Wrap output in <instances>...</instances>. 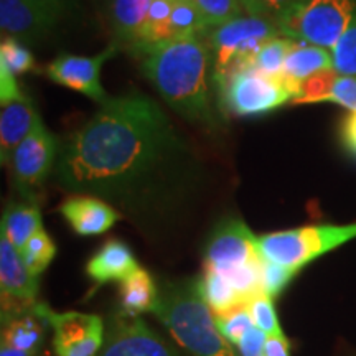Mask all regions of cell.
Returning a JSON list of instances; mask_svg holds the SVG:
<instances>
[{"instance_id": "5b68a950", "label": "cell", "mask_w": 356, "mask_h": 356, "mask_svg": "<svg viewBox=\"0 0 356 356\" xmlns=\"http://www.w3.org/2000/svg\"><path fill=\"white\" fill-rule=\"evenodd\" d=\"M356 238V222L318 225L257 236L266 261L299 273L302 267Z\"/></svg>"}, {"instance_id": "ffe728a7", "label": "cell", "mask_w": 356, "mask_h": 356, "mask_svg": "<svg viewBox=\"0 0 356 356\" xmlns=\"http://www.w3.org/2000/svg\"><path fill=\"white\" fill-rule=\"evenodd\" d=\"M43 229L42 213L33 202L30 203H15L10 204L2 216L0 233L8 238L13 246L19 251L25 248V244Z\"/></svg>"}, {"instance_id": "f35d334b", "label": "cell", "mask_w": 356, "mask_h": 356, "mask_svg": "<svg viewBox=\"0 0 356 356\" xmlns=\"http://www.w3.org/2000/svg\"><path fill=\"white\" fill-rule=\"evenodd\" d=\"M32 2L55 20H60V17H63L73 6V0H32Z\"/></svg>"}, {"instance_id": "e575fe53", "label": "cell", "mask_w": 356, "mask_h": 356, "mask_svg": "<svg viewBox=\"0 0 356 356\" xmlns=\"http://www.w3.org/2000/svg\"><path fill=\"white\" fill-rule=\"evenodd\" d=\"M328 102H335V104L343 106L350 113L356 111V78L337 76L335 83L332 86Z\"/></svg>"}, {"instance_id": "5bb4252c", "label": "cell", "mask_w": 356, "mask_h": 356, "mask_svg": "<svg viewBox=\"0 0 356 356\" xmlns=\"http://www.w3.org/2000/svg\"><path fill=\"white\" fill-rule=\"evenodd\" d=\"M60 213L79 236H99L121 220V215L109 203L89 195L66 198L61 203Z\"/></svg>"}, {"instance_id": "ac0fdd59", "label": "cell", "mask_w": 356, "mask_h": 356, "mask_svg": "<svg viewBox=\"0 0 356 356\" xmlns=\"http://www.w3.org/2000/svg\"><path fill=\"white\" fill-rule=\"evenodd\" d=\"M152 0H111V20L119 42L139 55Z\"/></svg>"}, {"instance_id": "8d00e7d4", "label": "cell", "mask_w": 356, "mask_h": 356, "mask_svg": "<svg viewBox=\"0 0 356 356\" xmlns=\"http://www.w3.org/2000/svg\"><path fill=\"white\" fill-rule=\"evenodd\" d=\"M267 337L262 333L259 328H252L246 337L243 338L241 343L238 345L239 356H266L264 345Z\"/></svg>"}, {"instance_id": "f546056e", "label": "cell", "mask_w": 356, "mask_h": 356, "mask_svg": "<svg viewBox=\"0 0 356 356\" xmlns=\"http://www.w3.org/2000/svg\"><path fill=\"white\" fill-rule=\"evenodd\" d=\"M246 307L251 314L252 322H254V327L259 328L266 337H286L280 328L273 299L269 296L259 293Z\"/></svg>"}, {"instance_id": "44dd1931", "label": "cell", "mask_w": 356, "mask_h": 356, "mask_svg": "<svg viewBox=\"0 0 356 356\" xmlns=\"http://www.w3.org/2000/svg\"><path fill=\"white\" fill-rule=\"evenodd\" d=\"M119 296L124 314L140 315L152 312L159 297V289L155 287L152 275L139 267L136 273L122 280Z\"/></svg>"}, {"instance_id": "f1b7e54d", "label": "cell", "mask_w": 356, "mask_h": 356, "mask_svg": "<svg viewBox=\"0 0 356 356\" xmlns=\"http://www.w3.org/2000/svg\"><path fill=\"white\" fill-rule=\"evenodd\" d=\"M216 325L221 335L236 348L241 343L243 338L254 328V322H252L248 307H239V309L228 312V314L216 315Z\"/></svg>"}, {"instance_id": "d6a6232c", "label": "cell", "mask_w": 356, "mask_h": 356, "mask_svg": "<svg viewBox=\"0 0 356 356\" xmlns=\"http://www.w3.org/2000/svg\"><path fill=\"white\" fill-rule=\"evenodd\" d=\"M337 71L328 70L322 71V73L314 74V76L307 78L305 81H302L300 88V96L292 102L296 104H314V102H328L330 97L332 86L337 79Z\"/></svg>"}, {"instance_id": "7bdbcfd3", "label": "cell", "mask_w": 356, "mask_h": 356, "mask_svg": "<svg viewBox=\"0 0 356 356\" xmlns=\"http://www.w3.org/2000/svg\"><path fill=\"white\" fill-rule=\"evenodd\" d=\"M0 356H33V355L25 353V351L13 348V346L3 343V341H2V348H0Z\"/></svg>"}, {"instance_id": "6da1fadb", "label": "cell", "mask_w": 356, "mask_h": 356, "mask_svg": "<svg viewBox=\"0 0 356 356\" xmlns=\"http://www.w3.org/2000/svg\"><path fill=\"white\" fill-rule=\"evenodd\" d=\"M185 159V144L160 104L132 92L111 97L60 142L53 173L65 190L126 204L175 181Z\"/></svg>"}, {"instance_id": "8fae6325", "label": "cell", "mask_w": 356, "mask_h": 356, "mask_svg": "<svg viewBox=\"0 0 356 356\" xmlns=\"http://www.w3.org/2000/svg\"><path fill=\"white\" fill-rule=\"evenodd\" d=\"M97 356H177V353L139 315L122 312L111 318L104 345Z\"/></svg>"}, {"instance_id": "4dcf8cb0", "label": "cell", "mask_w": 356, "mask_h": 356, "mask_svg": "<svg viewBox=\"0 0 356 356\" xmlns=\"http://www.w3.org/2000/svg\"><path fill=\"white\" fill-rule=\"evenodd\" d=\"M0 63L6 65L15 76H19L35 68V58L20 40L3 37L0 44Z\"/></svg>"}, {"instance_id": "60d3db41", "label": "cell", "mask_w": 356, "mask_h": 356, "mask_svg": "<svg viewBox=\"0 0 356 356\" xmlns=\"http://www.w3.org/2000/svg\"><path fill=\"white\" fill-rule=\"evenodd\" d=\"M261 2L266 7L267 15H274L277 19V17L284 15V13L296 7L300 0H261Z\"/></svg>"}, {"instance_id": "ab89813d", "label": "cell", "mask_w": 356, "mask_h": 356, "mask_svg": "<svg viewBox=\"0 0 356 356\" xmlns=\"http://www.w3.org/2000/svg\"><path fill=\"white\" fill-rule=\"evenodd\" d=\"M266 356H291L286 337H267L264 345Z\"/></svg>"}, {"instance_id": "8992f818", "label": "cell", "mask_w": 356, "mask_h": 356, "mask_svg": "<svg viewBox=\"0 0 356 356\" xmlns=\"http://www.w3.org/2000/svg\"><path fill=\"white\" fill-rule=\"evenodd\" d=\"M275 22L267 17L243 15L213 29L210 35L213 51V81L216 86L236 71L254 66L256 55L269 40L279 37Z\"/></svg>"}, {"instance_id": "2e32d148", "label": "cell", "mask_w": 356, "mask_h": 356, "mask_svg": "<svg viewBox=\"0 0 356 356\" xmlns=\"http://www.w3.org/2000/svg\"><path fill=\"white\" fill-rule=\"evenodd\" d=\"M40 119L33 102L24 96L7 104H2L0 113V160L2 165H10L13 152Z\"/></svg>"}, {"instance_id": "4316f807", "label": "cell", "mask_w": 356, "mask_h": 356, "mask_svg": "<svg viewBox=\"0 0 356 356\" xmlns=\"http://www.w3.org/2000/svg\"><path fill=\"white\" fill-rule=\"evenodd\" d=\"M293 42L289 38L275 37L266 42L256 55L254 68L269 76H282L284 65H286L287 55L291 51Z\"/></svg>"}, {"instance_id": "7a4b0ae2", "label": "cell", "mask_w": 356, "mask_h": 356, "mask_svg": "<svg viewBox=\"0 0 356 356\" xmlns=\"http://www.w3.org/2000/svg\"><path fill=\"white\" fill-rule=\"evenodd\" d=\"M210 51L203 37L172 38L150 47L142 55V70L162 99L181 118L213 124Z\"/></svg>"}, {"instance_id": "b9f144b4", "label": "cell", "mask_w": 356, "mask_h": 356, "mask_svg": "<svg viewBox=\"0 0 356 356\" xmlns=\"http://www.w3.org/2000/svg\"><path fill=\"white\" fill-rule=\"evenodd\" d=\"M239 6L243 7V10L248 13V15L252 17H269L267 15L266 7L262 6L261 0H236Z\"/></svg>"}, {"instance_id": "603a6c76", "label": "cell", "mask_w": 356, "mask_h": 356, "mask_svg": "<svg viewBox=\"0 0 356 356\" xmlns=\"http://www.w3.org/2000/svg\"><path fill=\"white\" fill-rule=\"evenodd\" d=\"M43 325L33 312L32 315H17L8 320L7 327H3L2 341L35 356L43 343Z\"/></svg>"}, {"instance_id": "4fadbf2b", "label": "cell", "mask_w": 356, "mask_h": 356, "mask_svg": "<svg viewBox=\"0 0 356 356\" xmlns=\"http://www.w3.org/2000/svg\"><path fill=\"white\" fill-rule=\"evenodd\" d=\"M56 22L32 0H0V29L6 37L38 42L51 32Z\"/></svg>"}, {"instance_id": "484cf974", "label": "cell", "mask_w": 356, "mask_h": 356, "mask_svg": "<svg viewBox=\"0 0 356 356\" xmlns=\"http://www.w3.org/2000/svg\"><path fill=\"white\" fill-rule=\"evenodd\" d=\"M22 259L32 275L38 279V275L51 264V261L56 256V246L51 241V238L44 229H40L37 234L25 244V248L20 251Z\"/></svg>"}, {"instance_id": "3957f363", "label": "cell", "mask_w": 356, "mask_h": 356, "mask_svg": "<svg viewBox=\"0 0 356 356\" xmlns=\"http://www.w3.org/2000/svg\"><path fill=\"white\" fill-rule=\"evenodd\" d=\"M152 314L191 356H239L236 346L221 335L216 315L200 292V280L165 284Z\"/></svg>"}, {"instance_id": "7402d4cb", "label": "cell", "mask_w": 356, "mask_h": 356, "mask_svg": "<svg viewBox=\"0 0 356 356\" xmlns=\"http://www.w3.org/2000/svg\"><path fill=\"white\" fill-rule=\"evenodd\" d=\"M200 292L215 315L228 314L239 307H246L233 284L215 270L204 269V275L200 279Z\"/></svg>"}, {"instance_id": "d4e9b609", "label": "cell", "mask_w": 356, "mask_h": 356, "mask_svg": "<svg viewBox=\"0 0 356 356\" xmlns=\"http://www.w3.org/2000/svg\"><path fill=\"white\" fill-rule=\"evenodd\" d=\"M173 0H152L144 30V40L139 55L142 56L154 44L172 40L170 19Z\"/></svg>"}, {"instance_id": "836d02e7", "label": "cell", "mask_w": 356, "mask_h": 356, "mask_svg": "<svg viewBox=\"0 0 356 356\" xmlns=\"http://www.w3.org/2000/svg\"><path fill=\"white\" fill-rule=\"evenodd\" d=\"M293 275L296 273H292L287 267L264 261V266H262V292L273 299L287 287Z\"/></svg>"}, {"instance_id": "d6986e66", "label": "cell", "mask_w": 356, "mask_h": 356, "mask_svg": "<svg viewBox=\"0 0 356 356\" xmlns=\"http://www.w3.org/2000/svg\"><path fill=\"white\" fill-rule=\"evenodd\" d=\"M333 70V56L325 48L299 42L293 43L284 65L282 78L302 83L314 74Z\"/></svg>"}, {"instance_id": "52a82bcc", "label": "cell", "mask_w": 356, "mask_h": 356, "mask_svg": "<svg viewBox=\"0 0 356 356\" xmlns=\"http://www.w3.org/2000/svg\"><path fill=\"white\" fill-rule=\"evenodd\" d=\"M356 13V0H300L275 19L280 33L320 48H335Z\"/></svg>"}, {"instance_id": "9c48e42d", "label": "cell", "mask_w": 356, "mask_h": 356, "mask_svg": "<svg viewBox=\"0 0 356 356\" xmlns=\"http://www.w3.org/2000/svg\"><path fill=\"white\" fill-rule=\"evenodd\" d=\"M32 312L53 328V348L58 356H97L104 345L106 328L101 317L81 312H55L47 304Z\"/></svg>"}, {"instance_id": "1f68e13d", "label": "cell", "mask_w": 356, "mask_h": 356, "mask_svg": "<svg viewBox=\"0 0 356 356\" xmlns=\"http://www.w3.org/2000/svg\"><path fill=\"white\" fill-rule=\"evenodd\" d=\"M195 3L210 29H218L244 15L243 7L236 0H195Z\"/></svg>"}, {"instance_id": "d590c367", "label": "cell", "mask_w": 356, "mask_h": 356, "mask_svg": "<svg viewBox=\"0 0 356 356\" xmlns=\"http://www.w3.org/2000/svg\"><path fill=\"white\" fill-rule=\"evenodd\" d=\"M24 96L25 95L17 84L15 74L6 65L0 63V104H7V102L20 99Z\"/></svg>"}, {"instance_id": "9a60e30c", "label": "cell", "mask_w": 356, "mask_h": 356, "mask_svg": "<svg viewBox=\"0 0 356 356\" xmlns=\"http://www.w3.org/2000/svg\"><path fill=\"white\" fill-rule=\"evenodd\" d=\"M0 286L3 300H17L35 305L38 292V280L22 259L20 251L0 233Z\"/></svg>"}, {"instance_id": "7c38bea8", "label": "cell", "mask_w": 356, "mask_h": 356, "mask_svg": "<svg viewBox=\"0 0 356 356\" xmlns=\"http://www.w3.org/2000/svg\"><path fill=\"white\" fill-rule=\"evenodd\" d=\"M115 53H118L115 44H111L104 51L95 56H78L63 53L48 65L47 74L56 84L81 92L102 106L111 97L101 84V68Z\"/></svg>"}, {"instance_id": "ba28073f", "label": "cell", "mask_w": 356, "mask_h": 356, "mask_svg": "<svg viewBox=\"0 0 356 356\" xmlns=\"http://www.w3.org/2000/svg\"><path fill=\"white\" fill-rule=\"evenodd\" d=\"M302 83L282 76H269L254 66L236 71L225 79L220 89L221 104L236 115H261L280 108L300 96Z\"/></svg>"}, {"instance_id": "30bf717a", "label": "cell", "mask_w": 356, "mask_h": 356, "mask_svg": "<svg viewBox=\"0 0 356 356\" xmlns=\"http://www.w3.org/2000/svg\"><path fill=\"white\" fill-rule=\"evenodd\" d=\"M58 152H60V142L48 131L40 118L32 132L17 147L10 160L13 180L29 200H33L32 191L38 188L55 170Z\"/></svg>"}, {"instance_id": "74e56055", "label": "cell", "mask_w": 356, "mask_h": 356, "mask_svg": "<svg viewBox=\"0 0 356 356\" xmlns=\"http://www.w3.org/2000/svg\"><path fill=\"white\" fill-rule=\"evenodd\" d=\"M340 137L341 144L348 150V154H351L356 159V111L350 113L343 119L340 129Z\"/></svg>"}, {"instance_id": "cb8c5ba5", "label": "cell", "mask_w": 356, "mask_h": 356, "mask_svg": "<svg viewBox=\"0 0 356 356\" xmlns=\"http://www.w3.org/2000/svg\"><path fill=\"white\" fill-rule=\"evenodd\" d=\"M210 26L204 22L195 0H173L170 30L172 38L203 37Z\"/></svg>"}, {"instance_id": "83f0119b", "label": "cell", "mask_w": 356, "mask_h": 356, "mask_svg": "<svg viewBox=\"0 0 356 356\" xmlns=\"http://www.w3.org/2000/svg\"><path fill=\"white\" fill-rule=\"evenodd\" d=\"M333 70L343 76L356 78V13L333 48Z\"/></svg>"}, {"instance_id": "e0dca14e", "label": "cell", "mask_w": 356, "mask_h": 356, "mask_svg": "<svg viewBox=\"0 0 356 356\" xmlns=\"http://www.w3.org/2000/svg\"><path fill=\"white\" fill-rule=\"evenodd\" d=\"M139 267L127 244L111 239L89 259L86 273L97 284L113 282V280L122 282Z\"/></svg>"}, {"instance_id": "277c9868", "label": "cell", "mask_w": 356, "mask_h": 356, "mask_svg": "<svg viewBox=\"0 0 356 356\" xmlns=\"http://www.w3.org/2000/svg\"><path fill=\"white\" fill-rule=\"evenodd\" d=\"M264 261L257 236L239 220H226L218 225L204 251V269L225 275L246 305L259 293H264Z\"/></svg>"}]
</instances>
